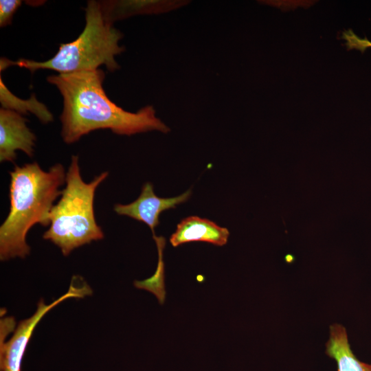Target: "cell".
<instances>
[{"instance_id": "cell-1", "label": "cell", "mask_w": 371, "mask_h": 371, "mask_svg": "<svg viewBox=\"0 0 371 371\" xmlns=\"http://www.w3.org/2000/svg\"><path fill=\"white\" fill-rule=\"evenodd\" d=\"M104 72L99 69L47 78L59 90L63 99L60 119L61 136L65 143L76 142L82 136L100 129H110L120 135L150 131H169V128L156 117L151 106L132 113L116 105L104 91Z\"/></svg>"}, {"instance_id": "cell-2", "label": "cell", "mask_w": 371, "mask_h": 371, "mask_svg": "<svg viewBox=\"0 0 371 371\" xmlns=\"http://www.w3.org/2000/svg\"><path fill=\"white\" fill-rule=\"evenodd\" d=\"M66 173L61 164L45 171L37 162L16 166L10 172V210L0 227L1 261L30 254L27 232L36 224L49 225V213L60 196Z\"/></svg>"}, {"instance_id": "cell-3", "label": "cell", "mask_w": 371, "mask_h": 371, "mask_svg": "<svg viewBox=\"0 0 371 371\" xmlns=\"http://www.w3.org/2000/svg\"><path fill=\"white\" fill-rule=\"evenodd\" d=\"M85 10V26L74 41L60 43L56 54L42 62L20 58L12 61L5 58L0 60V70L17 65L32 73L38 69H50L59 74L97 69L104 65L113 71L119 69L115 56L124 48L119 45L122 33L107 23L102 14L100 1L87 2Z\"/></svg>"}, {"instance_id": "cell-4", "label": "cell", "mask_w": 371, "mask_h": 371, "mask_svg": "<svg viewBox=\"0 0 371 371\" xmlns=\"http://www.w3.org/2000/svg\"><path fill=\"white\" fill-rule=\"evenodd\" d=\"M107 171L89 183L83 181L78 157L72 155L66 173L65 187L49 213V225L43 236L60 249L67 256L75 249L103 239L104 232L94 214L97 188L108 177Z\"/></svg>"}, {"instance_id": "cell-5", "label": "cell", "mask_w": 371, "mask_h": 371, "mask_svg": "<svg viewBox=\"0 0 371 371\" xmlns=\"http://www.w3.org/2000/svg\"><path fill=\"white\" fill-rule=\"evenodd\" d=\"M75 284V278L73 277L67 292L49 304H46L43 299H41L35 313L30 317L21 320L11 338L1 344V371H21L22 359L33 331L48 311L67 299L81 298L92 293L91 289L85 282L80 287Z\"/></svg>"}, {"instance_id": "cell-6", "label": "cell", "mask_w": 371, "mask_h": 371, "mask_svg": "<svg viewBox=\"0 0 371 371\" xmlns=\"http://www.w3.org/2000/svg\"><path fill=\"white\" fill-rule=\"evenodd\" d=\"M36 137L27 127V120L14 111L0 109V161L14 162L16 150L30 157L34 152Z\"/></svg>"}, {"instance_id": "cell-7", "label": "cell", "mask_w": 371, "mask_h": 371, "mask_svg": "<svg viewBox=\"0 0 371 371\" xmlns=\"http://www.w3.org/2000/svg\"><path fill=\"white\" fill-rule=\"evenodd\" d=\"M188 190L182 194L171 198L157 196L152 183H146L139 197L126 205L115 204L113 210L119 215L127 216L146 223L155 234V228L159 224V216L164 210L175 208L177 205L186 201L191 195Z\"/></svg>"}, {"instance_id": "cell-8", "label": "cell", "mask_w": 371, "mask_h": 371, "mask_svg": "<svg viewBox=\"0 0 371 371\" xmlns=\"http://www.w3.org/2000/svg\"><path fill=\"white\" fill-rule=\"evenodd\" d=\"M229 236V230L214 222L192 216L183 219L170 238V244L176 247L183 243L203 241L217 246L225 245Z\"/></svg>"}, {"instance_id": "cell-9", "label": "cell", "mask_w": 371, "mask_h": 371, "mask_svg": "<svg viewBox=\"0 0 371 371\" xmlns=\"http://www.w3.org/2000/svg\"><path fill=\"white\" fill-rule=\"evenodd\" d=\"M326 347V354L336 361L337 371H371V364L359 361L354 355L342 325L334 324L330 326Z\"/></svg>"}, {"instance_id": "cell-10", "label": "cell", "mask_w": 371, "mask_h": 371, "mask_svg": "<svg viewBox=\"0 0 371 371\" xmlns=\"http://www.w3.org/2000/svg\"><path fill=\"white\" fill-rule=\"evenodd\" d=\"M167 3L158 1H100V5L104 20L113 24L132 15L155 13L168 8Z\"/></svg>"}, {"instance_id": "cell-11", "label": "cell", "mask_w": 371, "mask_h": 371, "mask_svg": "<svg viewBox=\"0 0 371 371\" xmlns=\"http://www.w3.org/2000/svg\"><path fill=\"white\" fill-rule=\"evenodd\" d=\"M0 101L1 108L14 111L21 115L30 112L43 124H48L54 120L51 112L45 104L36 100L34 95L28 100H21L13 95L5 87L1 76H0Z\"/></svg>"}, {"instance_id": "cell-12", "label": "cell", "mask_w": 371, "mask_h": 371, "mask_svg": "<svg viewBox=\"0 0 371 371\" xmlns=\"http://www.w3.org/2000/svg\"><path fill=\"white\" fill-rule=\"evenodd\" d=\"M153 237L156 243L159 256L156 271L153 276L146 280L142 281L135 280L134 285L137 289H144L153 293L157 298L159 304H163L165 302L166 294L164 282L165 267L163 259L166 239L163 236H157L155 234H153Z\"/></svg>"}, {"instance_id": "cell-13", "label": "cell", "mask_w": 371, "mask_h": 371, "mask_svg": "<svg viewBox=\"0 0 371 371\" xmlns=\"http://www.w3.org/2000/svg\"><path fill=\"white\" fill-rule=\"evenodd\" d=\"M21 3L22 1L19 0L0 1V26L1 27L11 24L14 14Z\"/></svg>"}, {"instance_id": "cell-14", "label": "cell", "mask_w": 371, "mask_h": 371, "mask_svg": "<svg viewBox=\"0 0 371 371\" xmlns=\"http://www.w3.org/2000/svg\"><path fill=\"white\" fill-rule=\"evenodd\" d=\"M342 38L346 40L348 49H357L363 52L366 48L371 47V41L367 38L358 37L352 30L344 31L342 33Z\"/></svg>"}]
</instances>
